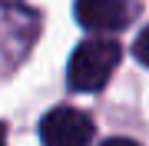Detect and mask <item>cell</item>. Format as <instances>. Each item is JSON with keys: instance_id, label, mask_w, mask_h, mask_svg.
Segmentation results:
<instances>
[{"instance_id": "cell-3", "label": "cell", "mask_w": 149, "mask_h": 146, "mask_svg": "<svg viewBox=\"0 0 149 146\" xmlns=\"http://www.w3.org/2000/svg\"><path fill=\"white\" fill-rule=\"evenodd\" d=\"M136 13V0H76V20L86 30H123Z\"/></svg>"}, {"instance_id": "cell-4", "label": "cell", "mask_w": 149, "mask_h": 146, "mask_svg": "<svg viewBox=\"0 0 149 146\" xmlns=\"http://www.w3.org/2000/svg\"><path fill=\"white\" fill-rule=\"evenodd\" d=\"M133 53H136V60H139L143 66H149V27H146V30L136 37V43H133Z\"/></svg>"}, {"instance_id": "cell-1", "label": "cell", "mask_w": 149, "mask_h": 146, "mask_svg": "<svg viewBox=\"0 0 149 146\" xmlns=\"http://www.w3.org/2000/svg\"><path fill=\"white\" fill-rule=\"evenodd\" d=\"M119 43L113 37H93V40H83L80 47L73 50L70 57V66H66V83L70 90L76 93H96L106 87V80L113 76L119 63Z\"/></svg>"}, {"instance_id": "cell-2", "label": "cell", "mask_w": 149, "mask_h": 146, "mask_svg": "<svg viewBox=\"0 0 149 146\" xmlns=\"http://www.w3.org/2000/svg\"><path fill=\"white\" fill-rule=\"evenodd\" d=\"M93 119L83 110L73 106H53L40 123L43 146H86L93 140Z\"/></svg>"}, {"instance_id": "cell-6", "label": "cell", "mask_w": 149, "mask_h": 146, "mask_svg": "<svg viewBox=\"0 0 149 146\" xmlns=\"http://www.w3.org/2000/svg\"><path fill=\"white\" fill-rule=\"evenodd\" d=\"M0 146H7V126L0 123Z\"/></svg>"}, {"instance_id": "cell-5", "label": "cell", "mask_w": 149, "mask_h": 146, "mask_svg": "<svg viewBox=\"0 0 149 146\" xmlns=\"http://www.w3.org/2000/svg\"><path fill=\"white\" fill-rule=\"evenodd\" d=\"M103 146H139V143H133V140H126V136H113V140H106Z\"/></svg>"}]
</instances>
